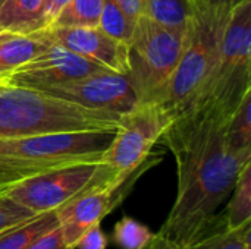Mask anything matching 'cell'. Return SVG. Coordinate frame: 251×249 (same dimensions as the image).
Returning <instances> with one entry per match:
<instances>
[{"label":"cell","instance_id":"obj_1","mask_svg":"<svg viewBox=\"0 0 251 249\" xmlns=\"http://www.w3.org/2000/svg\"><path fill=\"white\" fill-rule=\"evenodd\" d=\"M226 123L176 119L160 138L175 157L178 186L174 207L159 232L176 247L187 248L206 235L241 170L251 163V151L228 147Z\"/></svg>","mask_w":251,"mask_h":249},{"label":"cell","instance_id":"obj_6","mask_svg":"<svg viewBox=\"0 0 251 249\" xmlns=\"http://www.w3.org/2000/svg\"><path fill=\"white\" fill-rule=\"evenodd\" d=\"M228 13L196 3V12L188 28L185 48L169 81L162 103L174 120L187 112L209 75L218 54Z\"/></svg>","mask_w":251,"mask_h":249},{"label":"cell","instance_id":"obj_30","mask_svg":"<svg viewBox=\"0 0 251 249\" xmlns=\"http://www.w3.org/2000/svg\"><path fill=\"white\" fill-rule=\"evenodd\" d=\"M153 248H154V236L151 238V241H150V242H149V244H147V245H146L143 249H153Z\"/></svg>","mask_w":251,"mask_h":249},{"label":"cell","instance_id":"obj_24","mask_svg":"<svg viewBox=\"0 0 251 249\" xmlns=\"http://www.w3.org/2000/svg\"><path fill=\"white\" fill-rule=\"evenodd\" d=\"M25 249H75L71 247L65 236L63 232L60 229V226L57 225L56 227L47 230L46 233L40 235L37 239H34Z\"/></svg>","mask_w":251,"mask_h":249},{"label":"cell","instance_id":"obj_20","mask_svg":"<svg viewBox=\"0 0 251 249\" xmlns=\"http://www.w3.org/2000/svg\"><path fill=\"white\" fill-rule=\"evenodd\" d=\"M103 3L104 0H71L51 26H97Z\"/></svg>","mask_w":251,"mask_h":249},{"label":"cell","instance_id":"obj_16","mask_svg":"<svg viewBox=\"0 0 251 249\" xmlns=\"http://www.w3.org/2000/svg\"><path fill=\"white\" fill-rule=\"evenodd\" d=\"M194 12V0H143V16L175 29H187Z\"/></svg>","mask_w":251,"mask_h":249},{"label":"cell","instance_id":"obj_26","mask_svg":"<svg viewBox=\"0 0 251 249\" xmlns=\"http://www.w3.org/2000/svg\"><path fill=\"white\" fill-rule=\"evenodd\" d=\"M71 0H43V13L47 28L54 23L59 13L65 9V6Z\"/></svg>","mask_w":251,"mask_h":249},{"label":"cell","instance_id":"obj_19","mask_svg":"<svg viewBox=\"0 0 251 249\" xmlns=\"http://www.w3.org/2000/svg\"><path fill=\"white\" fill-rule=\"evenodd\" d=\"M109 37L129 45L132 41L137 22H134L118 4L115 0H104L103 9L100 13V21L97 25Z\"/></svg>","mask_w":251,"mask_h":249},{"label":"cell","instance_id":"obj_27","mask_svg":"<svg viewBox=\"0 0 251 249\" xmlns=\"http://www.w3.org/2000/svg\"><path fill=\"white\" fill-rule=\"evenodd\" d=\"M115 1L134 22H137L143 16V0H115Z\"/></svg>","mask_w":251,"mask_h":249},{"label":"cell","instance_id":"obj_23","mask_svg":"<svg viewBox=\"0 0 251 249\" xmlns=\"http://www.w3.org/2000/svg\"><path fill=\"white\" fill-rule=\"evenodd\" d=\"M35 216L32 211L19 205L7 195H0V232L16 226Z\"/></svg>","mask_w":251,"mask_h":249},{"label":"cell","instance_id":"obj_32","mask_svg":"<svg viewBox=\"0 0 251 249\" xmlns=\"http://www.w3.org/2000/svg\"><path fill=\"white\" fill-rule=\"evenodd\" d=\"M1 1H3V0H0V4H1Z\"/></svg>","mask_w":251,"mask_h":249},{"label":"cell","instance_id":"obj_22","mask_svg":"<svg viewBox=\"0 0 251 249\" xmlns=\"http://www.w3.org/2000/svg\"><path fill=\"white\" fill-rule=\"evenodd\" d=\"M154 236V233L135 219L124 216L113 227L112 241L121 249H143Z\"/></svg>","mask_w":251,"mask_h":249},{"label":"cell","instance_id":"obj_33","mask_svg":"<svg viewBox=\"0 0 251 249\" xmlns=\"http://www.w3.org/2000/svg\"><path fill=\"white\" fill-rule=\"evenodd\" d=\"M247 249H251V247H250V248H247Z\"/></svg>","mask_w":251,"mask_h":249},{"label":"cell","instance_id":"obj_8","mask_svg":"<svg viewBox=\"0 0 251 249\" xmlns=\"http://www.w3.org/2000/svg\"><path fill=\"white\" fill-rule=\"evenodd\" d=\"M174 122L162 103L137 104L121 116V123L103 153L101 161L119 175L137 169Z\"/></svg>","mask_w":251,"mask_h":249},{"label":"cell","instance_id":"obj_3","mask_svg":"<svg viewBox=\"0 0 251 249\" xmlns=\"http://www.w3.org/2000/svg\"><path fill=\"white\" fill-rule=\"evenodd\" d=\"M119 113L85 107L40 90L0 84V138L115 132Z\"/></svg>","mask_w":251,"mask_h":249},{"label":"cell","instance_id":"obj_29","mask_svg":"<svg viewBox=\"0 0 251 249\" xmlns=\"http://www.w3.org/2000/svg\"><path fill=\"white\" fill-rule=\"evenodd\" d=\"M153 249H185L182 247H176L172 242H169L160 232L154 233V248Z\"/></svg>","mask_w":251,"mask_h":249},{"label":"cell","instance_id":"obj_15","mask_svg":"<svg viewBox=\"0 0 251 249\" xmlns=\"http://www.w3.org/2000/svg\"><path fill=\"white\" fill-rule=\"evenodd\" d=\"M59 225L57 211H46L0 232V249H25L34 239Z\"/></svg>","mask_w":251,"mask_h":249},{"label":"cell","instance_id":"obj_21","mask_svg":"<svg viewBox=\"0 0 251 249\" xmlns=\"http://www.w3.org/2000/svg\"><path fill=\"white\" fill-rule=\"evenodd\" d=\"M251 247V222L238 229L203 235L185 249H247Z\"/></svg>","mask_w":251,"mask_h":249},{"label":"cell","instance_id":"obj_5","mask_svg":"<svg viewBox=\"0 0 251 249\" xmlns=\"http://www.w3.org/2000/svg\"><path fill=\"white\" fill-rule=\"evenodd\" d=\"M188 28H169L146 16L137 21L128 45L126 76L138 104L163 103L169 81L185 48Z\"/></svg>","mask_w":251,"mask_h":249},{"label":"cell","instance_id":"obj_31","mask_svg":"<svg viewBox=\"0 0 251 249\" xmlns=\"http://www.w3.org/2000/svg\"><path fill=\"white\" fill-rule=\"evenodd\" d=\"M7 35H10V34H9V32H3V31H0V40L6 38Z\"/></svg>","mask_w":251,"mask_h":249},{"label":"cell","instance_id":"obj_18","mask_svg":"<svg viewBox=\"0 0 251 249\" xmlns=\"http://www.w3.org/2000/svg\"><path fill=\"white\" fill-rule=\"evenodd\" d=\"M251 92L225 126V141L234 151H251Z\"/></svg>","mask_w":251,"mask_h":249},{"label":"cell","instance_id":"obj_13","mask_svg":"<svg viewBox=\"0 0 251 249\" xmlns=\"http://www.w3.org/2000/svg\"><path fill=\"white\" fill-rule=\"evenodd\" d=\"M53 43L49 28L32 34H10L0 40V84Z\"/></svg>","mask_w":251,"mask_h":249},{"label":"cell","instance_id":"obj_7","mask_svg":"<svg viewBox=\"0 0 251 249\" xmlns=\"http://www.w3.org/2000/svg\"><path fill=\"white\" fill-rule=\"evenodd\" d=\"M121 176L124 175H119L103 161L79 163L29 178L4 195L34 214H41L57 210L78 195Z\"/></svg>","mask_w":251,"mask_h":249},{"label":"cell","instance_id":"obj_25","mask_svg":"<svg viewBox=\"0 0 251 249\" xmlns=\"http://www.w3.org/2000/svg\"><path fill=\"white\" fill-rule=\"evenodd\" d=\"M109 239L100 225L91 226L76 242L75 249H106Z\"/></svg>","mask_w":251,"mask_h":249},{"label":"cell","instance_id":"obj_4","mask_svg":"<svg viewBox=\"0 0 251 249\" xmlns=\"http://www.w3.org/2000/svg\"><path fill=\"white\" fill-rule=\"evenodd\" d=\"M115 132H78L0 138V195L37 175L101 161Z\"/></svg>","mask_w":251,"mask_h":249},{"label":"cell","instance_id":"obj_9","mask_svg":"<svg viewBox=\"0 0 251 249\" xmlns=\"http://www.w3.org/2000/svg\"><path fill=\"white\" fill-rule=\"evenodd\" d=\"M160 160L162 157L157 158V156L150 154L147 160L131 173L124 175L106 185L96 186L57 208L59 226L66 242L75 248L79 238L91 226L101 225L103 219L110 214L131 192L138 178Z\"/></svg>","mask_w":251,"mask_h":249},{"label":"cell","instance_id":"obj_2","mask_svg":"<svg viewBox=\"0 0 251 249\" xmlns=\"http://www.w3.org/2000/svg\"><path fill=\"white\" fill-rule=\"evenodd\" d=\"M250 92L251 0H243L226 16L218 54L209 75L191 106L176 119L226 123Z\"/></svg>","mask_w":251,"mask_h":249},{"label":"cell","instance_id":"obj_17","mask_svg":"<svg viewBox=\"0 0 251 249\" xmlns=\"http://www.w3.org/2000/svg\"><path fill=\"white\" fill-rule=\"evenodd\" d=\"M251 222V163L241 170L226 207V229H238Z\"/></svg>","mask_w":251,"mask_h":249},{"label":"cell","instance_id":"obj_10","mask_svg":"<svg viewBox=\"0 0 251 249\" xmlns=\"http://www.w3.org/2000/svg\"><path fill=\"white\" fill-rule=\"evenodd\" d=\"M40 91L85 107L109 110L119 114L129 112L138 104L128 76L106 69Z\"/></svg>","mask_w":251,"mask_h":249},{"label":"cell","instance_id":"obj_12","mask_svg":"<svg viewBox=\"0 0 251 249\" xmlns=\"http://www.w3.org/2000/svg\"><path fill=\"white\" fill-rule=\"evenodd\" d=\"M49 32L56 43L100 68L128 73V45L109 37L99 26H50Z\"/></svg>","mask_w":251,"mask_h":249},{"label":"cell","instance_id":"obj_11","mask_svg":"<svg viewBox=\"0 0 251 249\" xmlns=\"http://www.w3.org/2000/svg\"><path fill=\"white\" fill-rule=\"evenodd\" d=\"M99 70H103V68L69 51L53 40L46 50L13 72L6 84L44 90L47 87L84 78Z\"/></svg>","mask_w":251,"mask_h":249},{"label":"cell","instance_id":"obj_28","mask_svg":"<svg viewBox=\"0 0 251 249\" xmlns=\"http://www.w3.org/2000/svg\"><path fill=\"white\" fill-rule=\"evenodd\" d=\"M194 1L201 4V6H204V7L228 13L235 4H238L243 0H194Z\"/></svg>","mask_w":251,"mask_h":249},{"label":"cell","instance_id":"obj_14","mask_svg":"<svg viewBox=\"0 0 251 249\" xmlns=\"http://www.w3.org/2000/svg\"><path fill=\"white\" fill-rule=\"evenodd\" d=\"M43 0H3L0 4V31L32 34L46 29Z\"/></svg>","mask_w":251,"mask_h":249}]
</instances>
